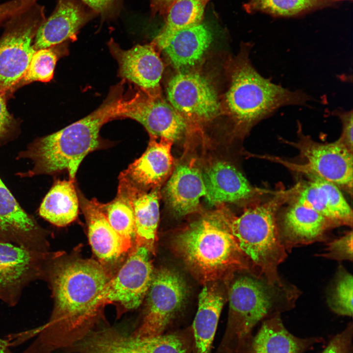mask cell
Segmentation results:
<instances>
[{"instance_id":"cell-36","label":"cell","mask_w":353,"mask_h":353,"mask_svg":"<svg viewBox=\"0 0 353 353\" xmlns=\"http://www.w3.org/2000/svg\"><path fill=\"white\" fill-rule=\"evenodd\" d=\"M322 256L338 260H353V232L349 231L342 236L327 244Z\"/></svg>"},{"instance_id":"cell-46","label":"cell","mask_w":353,"mask_h":353,"mask_svg":"<svg viewBox=\"0 0 353 353\" xmlns=\"http://www.w3.org/2000/svg\"><path fill=\"white\" fill-rule=\"evenodd\" d=\"M206 0L207 2H208V1H209V0Z\"/></svg>"},{"instance_id":"cell-21","label":"cell","mask_w":353,"mask_h":353,"mask_svg":"<svg viewBox=\"0 0 353 353\" xmlns=\"http://www.w3.org/2000/svg\"><path fill=\"white\" fill-rule=\"evenodd\" d=\"M87 17L73 0H59L54 11L38 29L34 48L36 50L50 48L65 41L75 34Z\"/></svg>"},{"instance_id":"cell-8","label":"cell","mask_w":353,"mask_h":353,"mask_svg":"<svg viewBox=\"0 0 353 353\" xmlns=\"http://www.w3.org/2000/svg\"><path fill=\"white\" fill-rule=\"evenodd\" d=\"M188 292L185 280L177 272L162 268L154 272L143 319L131 336L143 338L163 334L183 306Z\"/></svg>"},{"instance_id":"cell-38","label":"cell","mask_w":353,"mask_h":353,"mask_svg":"<svg viewBox=\"0 0 353 353\" xmlns=\"http://www.w3.org/2000/svg\"><path fill=\"white\" fill-rule=\"evenodd\" d=\"M333 114L340 119L342 124V131L338 141L353 151V110L336 109Z\"/></svg>"},{"instance_id":"cell-7","label":"cell","mask_w":353,"mask_h":353,"mask_svg":"<svg viewBox=\"0 0 353 353\" xmlns=\"http://www.w3.org/2000/svg\"><path fill=\"white\" fill-rule=\"evenodd\" d=\"M45 8L35 2L16 13L6 23L0 39V90L6 91L23 79L36 50L32 42L46 20Z\"/></svg>"},{"instance_id":"cell-9","label":"cell","mask_w":353,"mask_h":353,"mask_svg":"<svg viewBox=\"0 0 353 353\" xmlns=\"http://www.w3.org/2000/svg\"><path fill=\"white\" fill-rule=\"evenodd\" d=\"M57 252L0 243V300L16 306L25 287L33 281L44 280L48 264Z\"/></svg>"},{"instance_id":"cell-27","label":"cell","mask_w":353,"mask_h":353,"mask_svg":"<svg viewBox=\"0 0 353 353\" xmlns=\"http://www.w3.org/2000/svg\"><path fill=\"white\" fill-rule=\"evenodd\" d=\"M206 0H176L168 8L164 26L153 44L160 49L176 32L202 22Z\"/></svg>"},{"instance_id":"cell-10","label":"cell","mask_w":353,"mask_h":353,"mask_svg":"<svg viewBox=\"0 0 353 353\" xmlns=\"http://www.w3.org/2000/svg\"><path fill=\"white\" fill-rule=\"evenodd\" d=\"M114 117L133 119L141 124L150 136L172 142L180 139L187 127V120L170 103L158 96L142 93L129 99L120 97Z\"/></svg>"},{"instance_id":"cell-33","label":"cell","mask_w":353,"mask_h":353,"mask_svg":"<svg viewBox=\"0 0 353 353\" xmlns=\"http://www.w3.org/2000/svg\"><path fill=\"white\" fill-rule=\"evenodd\" d=\"M353 279L352 275L341 268L329 292L328 306L338 315L353 316Z\"/></svg>"},{"instance_id":"cell-47","label":"cell","mask_w":353,"mask_h":353,"mask_svg":"<svg viewBox=\"0 0 353 353\" xmlns=\"http://www.w3.org/2000/svg\"><path fill=\"white\" fill-rule=\"evenodd\" d=\"M1 179H0V182H1Z\"/></svg>"},{"instance_id":"cell-23","label":"cell","mask_w":353,"mask_h":353,"mask_svg":"<svg viewBox=\"0 0 353 353\" xmlns=\"http://www.w3.org/2000/svg\"><path fill=\"white\" fill-rule=\"evenodd\" d=\"M210 28L203 22L175 33L161 50L178 69L193 66L202 59L212 41Z\"/></svg>"},{"instance_id":"cell-3","label":"cell","mask_w":353,"mask_h":353,"mask_svg":"<svg viewBox=\"0 0 353 353\" xmlns=\"http://www.w3.org/2000/svg\"><path fill=\"white\" fill-rule=\"evenodd\" d=\"M237 59L226 95L227 108L237 124L251 127L288 105L305 106L312 100L301 90H290L261 75L249 58V50Z\"/></svg>"},{"instance_id":"cell-40","label":"cell","mask_w":353,"mask_h":353,"mask_svg":"<svg viewBox=\"0 0 353 353\" xmlns=\"http://www.w3.org/2000/svg\"><path fill=\"white\" fill-rule=\"evenodd\" d=\"M11 123V116L6 108L5 101L0 94V137L6 132Z\"/></svg>"},{"instance_id":"cell-18","label":"cell","mask_w":353,"mask_h":353,"mask_svg":"<svg viewBox=\"0 0 353 353\" xmlns=\"http://www.w3.org/2000/svg\"><path fill=\"white\" fill-rule=\"evenodd\" d=\"M79 205L85 216L88 236L92 250L104 263L116 261L130 248L111 226L95 199H86L78 195Z\"/></svg>"},{"instance_id":"cell-11","label":"cell","mask_w":353,"mask_h":353,"mask_svg":"<svg viewBox=\"0 0 353 353\" xmlns=\"http://www.w3.org/2000/svg\"><path fill=\"white\" fill-rule=\"evenodd\" d=\"M150 250L137 244L117 275L110 279L99 297L101 305L117 302L127 309L137 308L147 293L153 275Z\"/></svg>"},{"instance_id":"cell-26","label":"cell","mask_w":353,"mask_h":353,"mask_svg":"<svg viewBox=\"0 0 353 353\" xmlns=\"http://www.w3.org/2000/svg\"><path fill=\"white\" fill-rule=\"evenodd\" d=\"M74 181H57L40 207V216L57 227H65L77 216L79 202Z\"/></svg>"},{"instance_id":"cell-45","label":"cell","mask_w":353,"mask_h":353,"mask_svg":"<svg viewBox=\"0 0 353 353\" xmlns=\"http://www.w3.org/2000/svg\"><path fill=\"white\" fill-rule=\"evenodd\" d=\"M335 0L339 1V0Z\"/></svg>"},{"instance_id":"cell-44","label":"cell","mask_w":353,"mask_h":353,"mask_svg":"<svg viewBox=\"0 0 353 353\" xmlns=\"http://www.w3.org/2000/svg\"><path fill=\"white\" fill-rule=\"evenodd\" d=\"M110 353L105 352H95V353Z\"/></svg>"},{"instance_id":"cell-43","label":"cell","mask_w":353,"mask_h":353,"mask_svg":"<svg viewBox=\"0 0 353 353\" xmlns=\"http://www.w3.org/2000/svg\"><path fill=\"white\" fill-rule=\"evenodd\" d=\"M9 344L7 340L0 338V353H13L9 349Z\"/></svg>"},{"instance_id":"cell-6","label":"cell","mask_w":353,"mask_h":353,"mask_svg":"<svg viewBox=\"0 0 353 353\" xmlns=\"http://www.w3.org/2000/svg\"><path fill=\"white\" fill-rule=\"evenodd\" d=\"M280 288L259 277L244 276L233 281L227 327L218 353H240L259 322L280 314L276 302Z\"/></svg>"},{"instance_id":"cell-17","label":"cell","mask_w":353,"mask_h":353,"mask_svg":"<svg viewBox=\"0 0 353 353\" xmlns=\"http://www.w3.org/2000/svg\"><path fill=\"white\" fill-rule=\"evenodd\" d=\"M323 341L320 337H300L284 326L279 314L262 321L240 353H305Z\"/></svg>"},{"instance_id":"cell-20","label":"cell","mask_w":353,"mask_h":353,"mask_svg":"<svg viewBox=\"0 0 353 353\" xmlns=\"http://www.w3.org/2000/svg\"><path fill=\"white\" fill-rule=\"evenodd\" d=\"M205 198L211 205L232 202L251 197L253 188L243 174L225 161L213 163L202 173Z\"/></svg>"},{"instance_id":"cell-19","label":"cell","mask_w":353,"mask_h":353,"mask_svg":"<svg viewBox=\"0 0 353 353\" xmlns=\"http://www.w3.org/2000/svg\"><path fill=\"white\" fill-rule=\"evenodd\" d=\"M166 201L174 214L181 217L196 212L206 194L202 173L187 163L177 165L165 187Z\"/></svg>"},{"instance_id":"cell-28","label":"cell","mask_w":353,"mask_h":353,"mask_svg":"<svg viewBox=\"0 0 353 353\" xmlns=\"http://www.w3.org/2000/svg\"><path fill=\"white\" fill-rule=\"evenodd\" d=\"M111 226L126 242L131 245L136 237L133 209L129 189L126 181L119 177L116 197L112 201L98 202Z\"/></svg>"},{"instance_id":"cell-25","label":"cell","mask_w":353,"mask_h":353,"mask_svg":"<svg viewBox=\"0 0 353 353\" xmlns=\"http://www.w3.org/2000/svg\"><path fill=\"white\" fill-rule=\"evenodd\" d=\"M127 183L133 209L137 244L153 251L159 220L158 187L151 191H142Z\"/></svg>"},{"instance_id":"cell-34","label":"cell","mask_w":353,"mask_h":353,"mask_svg":"<svg viewBox=\"0 0 353 353\" xmlns=\"http://www.w3.org/2000/svg\"><path fill=\"white\" fill-rule=\"evenodd\" d=\"M57 59L56 53L51 48L36 50L23 79L26 82L49 81L53 76Z\"/></svg>"},{"instance_id":"cell-14","label":"cell","mask_w":353,"mask_h":353,"mask_svg":"<svg viewBox=\"0 0 353 353\" xmlns=\"http://www.w3.org/2000/svg\"><path fill=\"white\" fill-rule=\"evenodd\" d=\"M13 243L38 252L50 251L47 231L27 214L0 182V243Z\"/></svg>"},{"instance_id":"cell-1","label":"cell","mask_w":353,"mask_h":353,"mask_svg":"<svg viewBox=\"0 0 353 353\" xmlns=\"http://www.w3.org/2000/svg\"><path fill=\"white\" fill-rule=\"evenodd\" d=\"M103 267L90 259H73L58 252L49 262L44 280L53 306L48 321L26 332L36 335L22 353H54L70 349L90 332L101 307L99 297L109 280Z\"/></svg>"},{"instance_id":"cell-12","label":"cell","mask_w":353,"mask_h":353,"mask_svg":"<svg viewBox=\"0 0 353 353\" xmlns=\"http://www.w3.org/2000/svg\"><path fill=\"white\" fill-rule=\"evenodd\" d=\"M300 130V140L291 144L306 161L301 170L352 192L353 151L337 140L329 143L314 141Z\"/></svg>"},{"instance_id":"cell-15","label":"cell","mask_w":353,"mask_h":353,"mask_svg":"<svg viewBox=\"0 0 353 353\" xmlns=\"http://www.w3.org/2000/svg\"><path fill=\"white\" fill-rule=\"evenodd\" d=\"M150 137L144 153L120 176L134 187L145 191L158 187L170 175L173 164L171 151L173 142Z\"/></svg>"},{"instance_id":"cell-31","label":"cell","mask_w":353,"mask_h":353,"mask_svg":"<svg viewBox=\"0 0 353 353\" xmlns=\"http://www.w3.org/2000/svg\"><path fill=\"white\" fill-rule=\"evenodd\" d=\"M74 349L84 353H145L126 344L119 332L111 329L90 332L74 346Z\"/></svg>"},{"instance_id":"cell-22","label":"cell","mask_w":353,"mask_h":353,"mask_svg":"<svg viewBox=\"0 0 353 353\" xmlns=\"http://www.w3.org/2000/svg\"><path fill=\"white\" fill-rule=\"evenodd\" d=\"M224 303L223 296L215 285H206L202 289L191 330L192 353H211Z\"/></svg>"},{"instance_id":"cell-24","label":"cell","mask_w":353,"mask_h":353,"mask_svg":"<svg viewBox=\"0 0 353 353\" xmlns=\"http://www.w3.org/2000/svg\"><path fill=\"white\" fill-rule=\"evenodd\" d=\"M331 225L335 224L316 211L296 202L284 216L282 242L284 246H289L315 242L322 238Z\"/></svg>"},{"instance_id":"cell-2","label":"cell","mask_w":353,"mask_h":353,"mask_svg":"<svg viewBox=\"0 0 353 353\" xmlns=\"http://www.w3.org/2000/svg\"><path fill=\"white\" fill-rule=\"evenodd\" d=\"M230 222V218L222 212L209 213L191 223L173 239L176 254L201 282H213L249 268Z\"/></svg>"},{"instance_id":"cell-16","label":"cell","mask_w":353,"mask_h":353,"mask_svg":"<svg viewBox=\"0 0 353 353\" xmlns=\"http://www.w3.org/2000/svg\"><path fill=\"white\" fill-rule=\"evenodd\" d=\"M112 50L119 64L120 74L152 96L157 90L163 72V65L154 44L136 45L128 50L113 46Z\"/></svg>"},{"instance_id":"cell-4","label":"cell","mask_w":353,"mask_h":353,"mask_svg":"<svg viewBox=\"0 0 353 353\" xmlns=\"http://www.w3.org/2000/svg\"><path fill=\"white\" fill-rule=\"evenodd\" d=\"M286 193L246 209L230 219L232 234L248 260L269 284L282 287L277 267L285 259L286 248L277 227L276 214Z\"/></svg>"},{"instance_id":"cell-37","label":"cell","mask_w":353,"mask_h":353,"mask_svg":"<svg viewBox=\"0 0 353 353\" xmlns=\"http://www.w3.org/2000/svg\"><path fill=\"white\" fill-rule=\"evenodd\" d=\"M353 325L350 323L344 329L332 336L321 353H353Z\"/></svg>"},{"instance_id":"cell-13","label":"cell","mask_w":353,"mask_h":353,"mask_svg":"<svg viewBox=\"0 0 353 353\" xmlns=\"http://www.w3.org/2000/svg\"><path fill=\"white\" fill-rule=\"evenodd\" d=\"M170 104L186 120L209 121L219 113L217 93L204 76L196 73L179 72L169 81Z\"/></svg>"},{"instance_id":"cell-29","label":"cell","mask_w":353,"mask_h":353,"mask_svg":"<svg viewBox=\"0 0 353 353\" xmlns=\"http://www.w3.org/2000/svg\"><path fill=\"white\" fill-rule=\"evenodd\" d=\"M335 0H247L243 5L252 14L265 13L274 17H291L334 5Z\"/></svg>"},{"instance_id":"cell-42","label":"cell","mask_w":353,"mask_h":353,"mask_svg":"<svg viewBox=\"0 0 353 353\" xmlns=\"http://www.w3.org/2000/svg\"><path fill=\"white\" fill-rule=\"evenodd\" d=\"M83 2L88 5L98 12H103L105 11L113 3L114 0H81Z\"/></svg>"},{"instance_id":"cell-35","label":"cell","mask_w":353,"mask_h":353,"mask_svg":"<svg viewBox=\"0 0 353 353\" xmlns=\"http://www.w3.org/2000/svg\"><path fill=\"white\" fill-rule=\"evenodd\" d=\"M297 202L316 211L334 224L339 225L328 206L323 193L311 181L300 193Z\"/></svg>"},{"instance_id":"cell-5","label":"cell","mask_w":353,"mask_h":353,"mask_svg":"<svg viewBox=\"0 0 353 353\" xmlns=\"http://www.w3.org/2000/svg\"><path fill=\"white\" fill-rule=\"evenodd\" d=\"M119 97L110 96L86 117L41 139L32 151L38 169L47 174L66 170L69 179L75 181L84 158L101 147L100 129L114 119V110Z\"/></svg>"},{"instance_id":"cell-39","label":"cell","mask_w":353,"mask_h":353,"mask_svg":"<svg viewBox=\"0 0 353 353\" xmlns=\"http://www.w3.org/2000/svg\"><path fill=\"white\" fill-rule=\"evenodd\" d=\"M39 0H10L0 4V25Z\"/></svg>"},{"instance_id":"cell-32","label":"cell","mask_w":353,"mask_h":353,"mask_svg":"<svg viewBox=\"0 0 353 353\" xmlns=\"http://www.w3.org/2000/svg\"><path fill=\"white\" fill-rule=\"evenodd\" d=\"M308 175L310 176L311 182L323 193L328 206L338 224L352 227V210L337 186L316 175Z\"/></svg>"},{"instance_id":"cell-30","label":"cell","mask_w":353,"mask_h":353,"mask_svg":"<svg viewBox=\"0 0 353 353\" xmlns=\"http://www.w3.org/2000/svg\"><path fill=\"white\" fill-rule=\"evenodd\" d=\"M120 334L126 344L145 353H192L193 337L188 333L176 332L143 338Z\"/></svg>"},{"instance_id":"cell-41","label":"cell","mask_w":353,"mask_h":353,"mask_svg":"<svg viewBox=\"0 0 353 353\" xmlns=\"http://www.w3.org/2000/svg\"><path fill=\"white\" fill-rule=\"evenodd\" d=\"M176 0H151V8L154 13L165 15L168 8Z\"/></svg>"}]
</instances>
